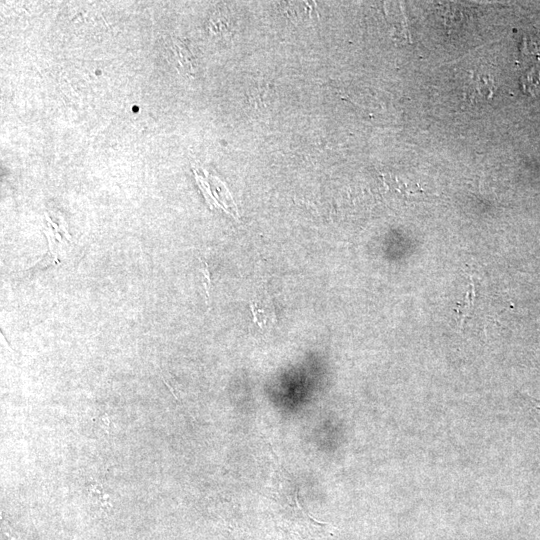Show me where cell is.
I'll list each match as a JSON object with an SVG mask.
<instances>
[{
  "instance_id": "4",
  "label": "cell",
  "mask_w": 540,
  "mask_h": 540,
  "mask_svg": "<svg viewBox=\"0 0 540 540\" xmlns=\"http://www.w3.org/2000/svg\"><path fill=\"white\" fill-rule=\"evenodd\" d=\"M533 404L535 406V409L538 411V414L540 416V402L538 401H533Z\"/></svg>"
},
{
  "instance_id": "1",
  "label": "cell",
  "mask_w": 540,
  "mask_h": 540,
  "mask_svg": "<svg viewBox=\"0 0 540 540\" xmlns=\"http://www.w3.org/2000/svg\"><path fill=\"white\" fill-rule=\"evenodd\" d=\"M494 89L495 85L490 77L477 75L470 80L466 93L472 101H480L490 98Z\"/></svg>"
},
{
  "instance_id": "3",
  "label": "cell",
  "mask_w": 540,
  "mask_h": 540,
  "mask_svg": "<svg viewBox=\"0 0 540 540\" xmlns=\"http://www.w3.org/2000/svg\"><path fill=\"white\" fill-rule=\"evenodd\" d=\"M469 289L466 292L465 301L461 308V324L463 325L466 318H469L472 314L473 306L475 303V287L473 280L470 278Z\"/></svg>"
},
{
  "instance_id": "2",
  "label": "cell",
  "mask_w": 540,
  "mask_h": 540,
  "mask_svg": "<svg viewBox=\"0 0 540 540\" xmlns=\"http://www.w3.org/2000/svg\"><path fill=\"white\" fill-rule=\"evenodd\" d=\"M88 496L94 506H97L101 511L107 512L111 508L109 495L106 494L102 486L98 483H93L88 487Z\"/></svg>"
}]
</instances>
